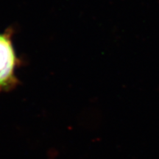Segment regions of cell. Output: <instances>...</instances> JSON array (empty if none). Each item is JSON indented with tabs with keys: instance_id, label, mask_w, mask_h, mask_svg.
<instances>
[{
	"instance_id": "cell-1",
	"label": "cell",
	"mask_w": 159,
	"mask_h": 159,
	"mask_svg": "<svg viewBox=\"0 0 159 159\" xmlns=\"http://www.w3.org/2000/svg\"><path fill=\"white\" fill-rule=\"evenodd\" d=\"M11 30L0 33V91H7L17 84L15 70L19 64L16 55Z\"/></svg>"
}]
</instances>
